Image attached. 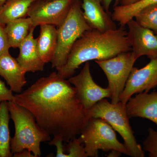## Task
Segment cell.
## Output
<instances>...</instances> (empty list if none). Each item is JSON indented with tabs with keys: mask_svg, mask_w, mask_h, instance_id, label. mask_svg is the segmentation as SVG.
Instances as JSON below:
<instances>
[{
	"mask_svg": "<svg viewBox=\"0 0 157 157\" xmlns=\"http://www.w3.org/2000/svg\"><path fill=\"white\" fill-rule=\"evenodd\" d=\"M8 107L15 128L14 137L11 139L12 153L27 149L35 157L41 156L40 144L42 142L50 141V135L38 124L34 116L27 109L13 101L8 102Z\"/></svg>",
	"mask_w": 157,
	"mask_h": 157,
	"instance_id": "3",
	"label": "cell"
},
{
	"mask_svg": "<svg viewBox=\"0 0 157 157\" xmlns=\"http://www.w3.org/2000/svg\"><path fill=\"white\" fill-rule=\"evenodd\" d=\"M90 29L83 17L81 1L74 0L66 19L57 27V45L51 62L52 68L57 70L66 63L76 40Z\"/></svg>",
	"mask_w": 157,
	"mask_h": 157,
	"instance_id": "5",
	"label": "cell"
},
{
	"mask_svg": "<svg viewBox=\"0 0 157 157\" xmlns=\"http://www.w3.org/2000/svg\"><path fill=\"white\" fill-rule=\"evenodd\" d=\"M10 113L8 101L0 103V157H11V137L9 128Z\"/></svg>",
	"mask_w": 157,
	"mask_h": 157,
	"instance_id": "20",
	"label": "cell"
},
{
	"mask_svg": "<svg viewBox=\"0 0 157 157\" xmlns=\"http://www.w3.org/2000/svg\"><path fill=\"white\" fill-rule=\"evenodd\" d=\"M113 1V0H102V5H103L105 11L107 12H109V7ZM115 1L116 2L117 0H115Z\"/></svg>",
	"mask_w": 157,
	"mask_h": 157,
	"instance_id": "29",
	"label": "cell"
},
{
	"mask_svg": "<svg viewBox=\"0 0 157 157\" xmlns=\"http://www.w3.org/2000/svg\"><path fill=\"white\" fill-rule=\"evenodd\" d=\"M26 73L9 52L0 57V76L6 80L13 92H21L27 83Z\"/></svg>",
	"mask_w": 157,
	"mask_h": 157,
	"instance_id": "15",
	"label": "cell"
},
{
	"mask_svg": "<svg viewBox=\"0 0 157 157\" xmlns=\"http://www.w3.org/2000/svg\"><path fill=\"white\" fill-rule=\"evenodd\" d=\"M136 60L132 52H123L106 59L95 61L107 77L108 86L111 93V103L120 101L131 71Z\"/></svg>",
	"mask_w": 157,
	"mask_h": 157,
	"instance_id": "7",
	"label": "cell"
},
{
	"mask_svg": "<svg viewBox=\"0 0 157 157\" xmlns=\"http://www.w3.org/2000/svg\"><path fill=\"white\" fill-rule=\"evenodd\" d=\"M131 50L125 27L120 26L106 32L90 29L76 40L66 63L56 70L57 73L60 77L67 79L86 62L111 58Z\"/></svg>",
	"mask_w": 157,
	"mask_h": 157,
	"instance_id": "2",
	"label": "cell"
},
{
	"mask_svg": "<svg viewBox=\"0 0 157 157\" xmlns=\"http://www.w3.org/2000/svg\"><path fill=\"white\" fill-rule=\"evenodd\" d=\"M126 107L130 118L147 119L157 125V91L138 93L129 99Z\"/></svg>",
	"mask_w": 157,
	"mask_h": 157,
	"instance_id": "12",
	"label": "cell"
},
{
	"mask_svg": "<svg viewBox=\"0 0 157 157\" xmlns=\"http://www.w3.org/2000/svg\"><path fill=\"white\" fill-rule=\"evenodd\" d=\"M63 140L59 137H53L52 140H51L48 143L50 145H54L56 147L57 157H66V154L63 147Z\"/></svg>",
	"mask_w": 157,
	"mask_h": 157,
	"instance_id": "26",
	"label": "cell"
},
{
	"mask_svg": "<svg viewBox=\"0 0 157 157\" xmlns=\"http://www.w3.org/2000/svg\"><path fill=\"white\" fill-rule=\"evenodd\" d=\"M140 0H117L115 2L114 6H126L137 2Z\"/></svg>",
	"mask_w": 157,
	"mask_h": 157,
	"instance_id": "28",
	"label": "cell"
},
{
	"mask_svg": "<svg viewBox=\"0 0 157 157\" xmlns=\"http://www.w3.org/2000/svg\"><path fill=\"white\" fill-rule=\"evenodd\" d=\"M14 95L13 91L6 86L5 82L0 80V103L3 101L14 102Z\"/></svg>",
	"mask_w": 157,
	"mask_h": 157,
	"instance_id": "25",
	"label": "cell"
},
{
	"mask_svg": "<svg viewBox=\"0 0 157 157\" xmlns=\"http://www.w3.org/2000/svg\"><path fill=\"white\" fill-rule=\"evenodd\" d=\"M67 80L75 88L78 99L86 110L90 109L99 101L111 96L108 88L101 87L94 81L89 62L85 63L78 74L71 76Z\"/></svg>",
	"mask_w": 157,
	"mask_h": 157,
	"instance_id": "9",
	"label": "cell"
},
{
	"mask_svg": "<svg viewBox=\"0 0 157 157\" xmlns=\"http://www.w3.org/2000/svg\"><path fill=\"white\" fill-rule=\"evenodd\" d=\"M14 102L29 110L49 135L66 142L80 135L90 118L75 88L57 72L14 95Z\"/></svg>",
	"mask_w": 157,
	"mask_h": 157,
	"instance_id": "1",
	"label": "cell"
},
{
	"mask_svg": "<svg viewBox=\"0 0 157 157\" xmlns=\"http://www.w3.org/2000/svg\"><path fill=\"white\" fill-rule=\"evenodd\" d=\"M126 104L121 101L113 104L105 98L88 110L89 115L90 118H100L104 120L117 132L123 139L129 156L144 157V151L137 143L130 125Z\"/></svg>",
	"mask_w": 157,
	"mask_h": 157,
	"instance_id": "4",
	"label": "cell"
},
{
	"mask_svg": "<svg viewBox=\"0 0 157 157\" xmlns=\"http://www.w3.org/2000/svg\"><path fill=\"white\" fill-rule=\"evenodd\" d=\"M9 1V0H0V7H2L5 3H6Z\"/></svg>",
	"mask_w": 157,
	"mask_h": 157,
	"instance_id": "31",
	"label": "cell"
},
{
	"mask_svg": "<svg viewBox=\"0 0 157 157\" xmlns=\"http://www.w3.org/2000/svg\"><path fill=\"white\" fill-rule=\"evenodd\" d=\"M143 149L148 152L149 156L157 157V132L152 128L148 129V135L144 140Z\"/></svg>",
	"mask_w": 157,
	"mask_h": 157,
	"instance_id": "22",
	"label": "cell"
},
{
	"mask_svg": "<svg viewBox=\"0 0 157 157\" xmlns=\"http://www.w3.org/2000/svg\"><path fill=\"white\" fill-rule=\"evenodd\" d=\"M110 151L109 154L107 155V157H118L120 156L122 154L121 152L118 151L114 150H113Z\"/></svg>",
	"mask_w": 157,
	"mask_h": 157,
	"instance_id": "30",
	"label": "cell"
},
{
	"mask_svg": "<svg viewBox=\"0 0 157 157\" xmlns=\"http://www.w3.org/2000/svg\"><path fill=\"white\" fill-rule=\"evenodd\" d=\"M40 33L37 38L38 53L45 63L53 59L57 45V28L55 26L43 24L40 25Z\"/></svg>",
	"mask_w": 157,
	"mask_h": 157,
	"instance_id": "16",
	"label": "cell"
},
{
	"mask_svg": "<svg viewBox=\"0 0 157 157\" xmlns=\"http://www.w3.org/2000/svg\"><path fill=\"white\" fill-rule=\"evenodd\" d=\"M35 28H31L27 36L18 47L19 53L16 59L26 73L43 71L45 64L37 50L36 39L33 36Z\"/></svg>",
	"mask_w": 157,
	"mask_h": 157,
	"instance_id": "14",
	"label": "cell"
},
{
	"mask_svg": "<svg viewBox=\"0 0 157 157\" xmlns=\"http://www.w3.org/2000/svg\"><path fill=\"white\" fill-rule=\"evenodd\" d=\"M74 0H36L28 16L33 26L48 24L58 27L66 19Z\"/></svg>",
	"mask_w": 157,
	"mask_h": 157,
	"instance_id": "8",
	"label": "cell"
},
{
	"mask_svg": "<svg viewBox=\"0 0 157 157\" xmlns=\"http://www.w3.org/2000/svg\"><path fill=\"white\" fill-rule=\"evenodd\" d=\"M79 138L84 145L86 157H98L99 150H113L129 156L124 144L118 140L114 129L100 118H90Z\"/></svg>",
	"mask_w": 157,
	"mask_h": 157,
	"instance_id": "6",
	"label": "cell"
},
{
	"mask_svg": "<svg viewBox=\"0 0 157 157\" xmlns=\"http://www.w3.org/2000/svg\"><path fill=\"white\" fill-rule=\"evenodd\" d=\"M127 37L134 58L147 56L151 59L157 58V36L149 29L139 25L132 19L127 24Z\"/></svg>",
	"mask_w": 157,
	"mask_h": 157,
	"instance_id": "11",
	"label": "cell"
},
{
	"mask_svg": "<svg viewBox=\"0 0 157 157\" xmlns=\"http://www.w3.org/2000/svg\"><path fill=\"white\" fill-rule=\"evenodd\" d=\"M68 143L66 157H86L84 145L79 137H75Z\"/></svg>",
	"mask_w": 157,
	"mask_h": 157,
	"instance_id": "23",
	"label": "cell"
},
{
	"mask_svg": "<svg viewBox=\"0 0 157 157\" xmlns=\"http://www.w3.org/2000/svg\"><path fill=\"white\" fill-rule=\"evenodd\" d=\"M36 0H9L0 7V24L27 17L31 5Z\"/></svg>",
	"mask_w": 157,
	"mask_h": 157,
	"instance_id": "17",
	"label": "cell"
},
{
	"mask_svg": "<svg viewBox=\"0 0 157 157\" xmlns=\"http://www.w3.org/2000/svg\"><path fill=\"white\" fill-rule=\"evenodd\" d=\"M134 18L139 25L153 31L157 36V4L144 8Z\"/></svg>",
	"mask_w": 157,
	"mask_h": 157,
	"instance_id": "21",
	"label": "cell"
},
{
	"mask_svg": "<svg viewBox=\"0 0 157 157\" xmlns=\"http://www.w3.org/2000/svg\"><path fill=\"white\" fill-rule=\"evenodd\" d=\"M29 17H25L10 21L4 26L11 48H17L23 42L33 27Z\"/></svg>",
	"mask_w": 157,
	"mask_h": 157,
	"instance_id": "18",
	"label": "cell"
},
{
	"mask_svg": "<svg viewBox=\"0 0 157 157\" xmlns=\"http://www.w3.org/2000/svg\"><path fill=\"white\" fill-rule=\"evenodd\" d=\"M83 17L91 28L101 32L117 28L109 12L105 11L102 0H82Z\"/></svg>",
	"mask_w": 157,
	"mask_h": 157,
	"instance_id": "13",
	"label": "cell"
},
{
	"mask_svg": "<svg viewBox=\"0 0 157 157\" xmlns=\"http://www.w3.org/2000/svg\"><path fill=\"white\" fill-rule=\"evenodd\" d=\"M4 26L0 24V57L9 53L11 48Z\"/></svg>",
	"mask_w": 157,
	"mask_h": 157,
	"instance_id": "24",
	"label": "cell"
},
{
	"mask_svg": "<svg viewBox=\"0 0 157 157\" xmlns=\"http://www.w3.org/2000/svg\"><path fill=\"white\" fill-rule=\"evenodd\" d=\"M14 157H35L32 152L28 150L25 149L19 152L14 154Z\"/></svg>",
	"mask_w": 157,
	"mask_h": 157,
	"instance_id": "27",
	"label": "cell"
},
{
	"mask_svg": "<svg viewBox=\"0 0 157 157\" xmlns=\"http://www.w3.org/2000/svg\"><path fill=\"white\" fill-rule=\"evenodd\" d=\"M157 4V0H140L128 6H114L111 17L114 21L125 27L129 21L134 19L141 10L151 5Z\"/></svg>",
	"mask_w": 157,
	"mask_h": 157,
	"instance_id": "19",
	"label": "cell"
},
{
	"mask_svg": "<svg viewBox=\"0 0 157 157\" xmlns=\"http://www.w3.org/2000/svg\"><path fill=\"white\" fill-rule=\"evenodd\" d=\"M157 86V58L151 59L143 67H133L128 78L120 101L126 104L131 97L138 93L148 92Z\"/></svg>",
	"mask_w": 157,
	"mask_h": 157,
	"instance_id": "10",
	"label": "cell"
}]
</instances>
